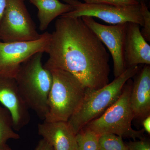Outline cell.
I'll list each match as a JSON object with an SVG mask.
<instances>
[{
    "instance_id": "7a4b0ae2",
    "label": "cell",
    "mask_w": 150,
    "mask_h": 150,
    "mask_svg": "<svg viewBox=\"0 0 150 150\" xmlns=\"http://www.w3.org/2000/svg\"><path fill=\"white\" fill-rule=\"evenodd\" d=\"M43 53H36L22 63L15 79L23 102L44 121L48 112L53 78L51 71L42 64Z\"/></svg>"
},
{
    "instance_id": "8992f818",
    "label": "cell",
    "mask_w": 150,
    "mask_h": 150,
    "mask_svg": "<svg viewBox=\"0 0 150 150\" xmlns=\"http://www.w3.org/2000/svg\"><path fill=\"white\" fill-rule=\"evenodd\" d=\"M73 7V11L62 15L67 17L90 16L100 19L112 25L132 22L143 27L144 20L140 4L132 5L116 6L104 4H88L79 0H63Z\"/></svg>"
},
{
    "instance_id": "9a60e30c",
    "label": "cell",
    "mask_w": 150,
    "mask_h": 150,
    "mask_svg": "<svg viewBox=\"0 0 150 150\" xmlns=\"http://www.w3.org/2000/svg\"><path fill=\"white\" fill-rule=\"evenodd\" d=\"M15 131L10 112L0 104V149H10L7 144L8 141L20 138L19 135Z\"/></svg>"
},
{
    "instance_id": "7402d4cb",
    "label": "cell",
    "mask_w": 150,
    "mask_h": 150,
    "mask_svg": "<svg viewBox=\"0 0 150 150\" xmlns=\"http://www.w3.org/2000/svg\"><path fill=\"white\" fill-rule=\"evenodd\" d=\"M142 125L145 132L150 134V115L142 120Z\"/></svg>"
},
{
    "instance_id": "4fadbf2b",
    "label": "cell",
    "mask_w": 150,
    "mask_h": 150,
    "mask_svg": "<svg viewBox=\"0 0 150 150\" xmlns=\"http://www.w3.org/2000/svg\"><path fill=\"white\" fill-rule=\"evenodd\" d=\"M133 81L131 107L134 118L143 120L150 115V66L140 69Z\"/></svg>"
},
{
    "instance_id": "3957f363",
    "label": "cell",
    "mask_w": 150,
    "mask_h": 150,
    "mask_svg": "<svg viewBox=\"0 0 150 150\" xmlns=\"http://www.w3.org/2000/svg\"><path fill=\"white\" fill-rule=\"evenodd\" d=\"M140 69L139 65L129 67L102 88L86 89L79 107L67 121L75 135L89 122L103 114L117 100L126 82L134 77Z\"/></svg>"
},
{
    "instance_id": "ba28073f",
    "label": "cell",
    "mask_w": 150,
    "mask_h": 150,
    "mask_svg": "<svg viewBox=\"0 0 150 150\" xmlns=\"http://www.w3.org/2000/svg\"><path fill=\"white\" fill-rule=\"evenodd\" d=\"M51 36L46 32L33 41H0V76L15 79L22 63L36 53L47 52Z\"/></svg>"
},
{
    "instance_id": "d6986e66",
    "label": "cell",
    "mask_w": 150,
    "mask_h": 150,
    "mask_svg": "<svg viewBox=\"0 0 150 150\" xmlns=\"http://www.w3.org/2000/svg\"><path fill=\"white\" fill-rule=\"evenodd\" d=\"M88 4H104L116 6H128L139 4L135 0H83Z\"/></svg>"
},
{
    "instance_id": "30bf717a",
    "label": "cell",
    "mask_w": 150,
    "mask_h": 150,
    "mask_svg": "<svg viewBox=\"0 0 150 150\" xmlns=\"http://www.w3.org/2000/svg\"><path fill=\"white\" fill-rule=\"evenodd\" d=\"M0 104L10 112L15 131L29 123V109L22 99L14 78L0 76Z\"/></svg>"
},
{
    "instance_id": "e0dca14e",
    "label": "cell",
    "mask_w": 150,
    "mask_h": 150,
    "mask_svg": "<svg viewBox=\"0 0 150 150\" xmlns=\"http://www.w3.org/2000/svg\"><path fill=\"white\" fill-rule=\"evenodd\" d=\"M98 143L100 150H129L123 138L115 134L100 135Z\"/></svg>"
},
{
    "instance_id": "5b68a950",
    "label": "cell",
    "mask_w": 150,
    "mask_h": 150,
    "mask_svg": "<svg viewBox=\"0 0 150 150\" xmlns=\"http://www.w3.org/2000/svg\"><path fill=\"white\" fill-rule=\"evenodd\" d=\"M133 83L132 79L127 81L117 100L100 116L83 127L99 136L111 134L134 141L146 138L144 129L135 130L131 125L134 119L130 101Z\"/></svg>"
},
{
    "instance_id": "7c38bea8",
    "label": "cell",
    "mask_w": 150,
    "mask_h": 150,
    "mask_svg": "<svg viewBox=\"0 0 150 150\" xmlns=\"http://www.w3.org/2000/svg\"><path fill=\"white\" fill-rule=\"evenodd\" d=\"M38 130L54 150H76V135L67 121L44 120L38 124Z\"/></svg>"
},
{
    "instance_id": "5bb4252c",
    "label": "cell",
    "mask_w": 150,
    "mask_h": 150,
    "mask_svg": "<svg viewBox=\"0 0 150 150\" xmlns=\"http://www.w3.org/2000/svg\"><path fill=\"white\" fill-rule=\"evenodd\" d=\"M38 10L39 29L44 31L51 22L59 16L73 10V7L59 0H30Z\"/></svg>"
},
{
    "instance_id": "cb8c5ba5",
    "label": "cell",
    "mask_w": 150,
    "mask_h": 150,
    "mask_svg": "<svg viewBox=\"0 0 150 150\" xmlns=\"http://www.w3.org/2000/svg\"><path fill=\"white\" fill-rule=\"evenodd\" d=\"M135 1H136L138 3H140L141 2H144L146 3V1L147 0H135Z\"/></svg>"
},
{
    "instance_id": "52a82bcc",
    "label": "cell",
    "mask_w": 150,
    "mask_h": 150,
    "mask_svg": "<svg viewBox=\"0 0 150 150\" xmlns=\"http://www.w3.org/2000/svg\"><path fill=\"white\" fill-rule=\"evenodd\" d=\"M23 0H7L0 24V40L4 42L29 41L41 37Z\"/></svg>"
},
{
    "instance_id": "484cf974",
    "label": "cell",
    "mask_w": 150,
    "mask_h": 150,
    "mask_svg": "<svg viewBox=\"0 0 150 150\" xmlns=\"http://www.w3.org/2000/svg\"><path fill=\"white\" fill-rule=\"evenodd\" d=\"M23 1H24V0H23Z\"/></svg>"
},
{
    "instance_id": "d4e9b609",
    "label": "cell",
    "mask_w": 150,
    "mask_h": 150,
    "mask_svg": "<svg viewBox=\"0 0 150 150\" xmlns=\"http://www.w3.org/2000/svg\"><path fill=\"white\" fill-rule=\"evenodd\" d=\"M0 150H12L11 149H0Z\"/></svg>"
},
{
    "instance_id": "ffe728a7",
    "label": "cell",
    "mask_w": 150,
    "mask_h": 150,
    "mask_svg": "<svg viewBox=\"0 0 150 150\" xmlns=\"http://www.w3.org/2000/svg\"><path fill=\"white\" fill-rule=\"evenodd\" d=\"M126 144L129 150H150L149 141L146 138L139 141H130Z\"/></svg>"
},
{
    "instance_id": "277c9868",
    "label": "cell",
    "mask_w": 150,
    "mask_h": 150,
    "mask_svg": "<svg viewBox=\"0 0 150 150\" xmlns=\"http://www.w3.org/2000/svg\"><path fill=\"white\" fill-rule=\"evenodd\" d=\"M53 82L48 95V112L45 121H68L83 100L86 88L70 73L50 71Z\"/></svg>"
},
{
    "instance_id": "6da1fadb",
    "label": "cell",
    "mask_w": 150,
    "mask_h": 150,
    "mask_svg": "<svg viewBox=\"0 0 150 150\" xmlns=\"http://www.w3.org/2000/svg\"><path fill=\"white\" fill-rule=\"evenodd\" d=\"M55 26L44 68L68 72L89 89H98L109 83L110 55L81 18L61 16Z\"/></svg>"
},
{
    "instance_id": "9c48e42d",
    "label": "cell",
    "mask_w": 150,
    "mask_h": 150,
    "mask_svg": "<svg viewBox=\"0 0 150 150\" xmlns=\"http://www.w3.org/2000/svg\"><path fill=\"white\" fill-rule=\"evenodd\" d=\"M81 18L109 50L113 60L114 76L115 78L118 77L127 69L124 48L127 23L107 25L99 23L91 17Z\"/></svg>"
},
{
    "instance_id": "2e32d148",
    "label": "cell",
    "mask_w": 150,
    "mask_h": 150,
    "mask_svg": "<svg viewBox=\"0 0 150 150\" xmlns=\"http://www.w3.org/2000/svg\"><path fill=\"white\" fill-rule=\"evenodd\" d=\"M99 135L83 127L76 135V150H100Z\"/></svg>"
},
{
    "instance_id": "ac0fdd59",
    "label": "cell",
    "mask_w": 150,
    "mask_h": 150,
    "mask_svg": "<svg viewBox=\"0 0 150 150\" xmlns=\"http://www.w3.org/2000/svg\"><path fill=\"white\" fill-rule=\"evenodd\" d=\"M139 4L141 5V13L144 20L143 28L141 32L146 40L150 41V12L146 3L141 2Z\"/></svg>"
},
{
    "instance_id": "603a6c76",
    "label": "cell",
    "mask_w": 150,
    "mask_h": 150,
    "mask_svg": "<svg viewBox=\"0 0 150 150\" xmlns=\"http://www.w3.org/2000/svg\"><path fill=\"white\" fill-rule=\"evenodd\" d=\"M7 5V0H0V24L2 19Z\"/></svg>"
},
{
    "instance_id": "8fae6325",
    "label": "cell",
    "mask_w": 150,
    "mask_h": 150,
    "mask_svg": "<svg viewBox=\"0 0 150 150\" xmlns=\"http://www.w3.org/2000/svg\"><path fill=\"white\" fill-rule=\"evenodd\" d=\"M124 58L127 69L140 64H150V46L137 23H127Z\"/></svg>"
},
{
    "instance_id": "44dd1931",
    "label": "cell",
    "mask_w": 150,
    "mask_h": 150,
    "mask_svg": "<svg viewBox=\"0 0 150 150\" xmlns=\"http://www.w3.org/2000/svg\"><path fill=\"white\" fill-rule=\"evenodd\" d=\"M34 150H54L51 145L46 142V140L42 139L38 142Z\"/></svg>"
}]
</instances>
